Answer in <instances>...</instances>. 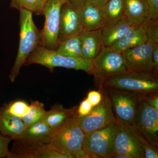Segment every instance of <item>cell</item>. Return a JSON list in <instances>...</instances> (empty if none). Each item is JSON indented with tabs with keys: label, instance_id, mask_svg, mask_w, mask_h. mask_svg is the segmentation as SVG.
Returning a JSON list of instances; mask_svg holds the SVG:
<instances>
[{
	"label": "cell",
	"instance_id": "1",
	"mask_svg": "<svg viewBox=\"0 0 158 158\" xmlns=\"http://www.w3.org/2000/svg\"><path fill=\"white\" fill-rule=\"evenodd\" d=\"M19 11L20 37L17 56L9 77L14 82L31 53L40 44V32L34 23L33 13L25 9Z\"/></svg>",
	"mask_w": 158,
	"mask_h": 158
},
{
	"label": "cell",
	"instance_id": "2",
	"mask_svg": "<svg viewBox=\"0 0 158 158\" xmlns=\"http://www.w3.org/2000/svg\"><path fill=\"white\" fill-rule=\"evenodd\" d=\"M101 85L141 95L158 93V76L147 72H127L109 77Z\"/></svg>",
	"mask_w": 158,
	"mask_h": 158
},
{
	"label": "cell",
	"instance_id": "3",
	"mask_svg": "<svg viewBox=\"0 0 158 158\" xmlns=\"http://www.w3.org/2000/svg\"><path fill=\"white\" fill-rule=\"evenodd\" d=\"M25 63L42 65L53 70L56 67H62L83 70L91 74L93 69L92 61L83 58L65 56L55 50L49 49L40 45L28 57Z\"/></svg>",
	"mask_w": 158,
	"mask_h": 158
},
{
	"label": "cell",
	"instance_id": "4",
	"mask_svg": "<svg viewBox=\"0 0 158 158\" xmlns=\"http://www.w3.org/2000/svg\"><path fill=\"white\" fill-rule=\"evenodd\" d=\"M119 124L116 122L85 134L83 148L88 158H111Z\"/></svg>",
	"mask_w": 158,
	"mask_h": 158
},
{
	"label": "cell",
	"instance_id": "5",
	"mask_svg": "<svg viewBox=\"0 0 158 158\" xmlns=\"http://www.w3.org/2000/svg\"><path fill=\"white\" fill-rule=\"evenodd\" d=\"M105 87L111 100L116 123L122 125L133 126L142 95Z\"/></svg>",
	"mask_w": 158,
	"mask_h": 158
},
{
	"label": "cell",
	"instance_id": "6",
	"mask_svg": "<svg viewBox=\"0 0 158 158\" xmlns=\"http://www.w3.org/2000/svg\"><path fill=\"white\" fill-rule=\"evenodd\" d=\"M92 62L93 69L91 74L100 84L109 77L128 72L122 52L110 47L103 46Z\"/></svg>",
	"mask_w": 158,
	"mask_h": 158
},
{
	"label": "cell",
	"instance_id": "7",
	"mask_svg": "<svg viewBox=\"0 0 158 158\" xmlns=\"http://www.w3.org/2000/svg\"><path fill=\"white\" fill-rule=\"evenodd\" d=\"M100 86L102 94L101 102L93 107L88 115L82 117L77 116L81 127L85 134L101 129L116 122L106 88L102 85Z\"/></svg>",
	"mask_w": 158,
	"mask_h": 158
},
{
	"label": "cell",
	"instance_id": "8",
	"mask_svg": "<svg viewBox=\"0 0 158 158\" xmlns=\"http://www.w3.org/2000/svg\"><path fill=\"white\" fill-rule=\"evenodd\" d=\"M85 135L77 116L54 131L52 141L59 143L74 158H88L83 148Z\"/></svg>",
	"mask_w": 158,
	"mask_h": 158
},
{
	"label": "cell",
	"instance_id": "9",
	"mask_svg": "<svg viewBox=\"0 0 158 158\" xmlns=\"http://www.w3.org/2000/svg\"><path fill=\"white\" fill-rule=\"evenodd\" d=\"M66 0H48L43 11L45 22L40 31V45L49 49L56 50L59 39L60 11Z\"/></svg>",
	"mask_w": 158,
	"mask_h": 158
},
{
	"label": "cell",
	"instance_id": "10",
	"mask_svg": "<svg viewBox=\"0 0 158 158\" xmlns=\"http://www.w3.org/2000/svg\"><path fill=\"white\" fill-rule=\"evenodd\" d=\"M133 126L151 144L158 146V111L141 96Z\"/></svg>",
	"mask_w": 158,
	"mask_h": 158
},
{
	"label": "cell",
	"instance_id": "11",
	"mask_svg": "<svg viewBox=\"0 0 158 158\" xmlns=\"http://www.w3.org/2000/svg\"><path fill=\"white\" fill-rule=\"evenodd\" d=\"M144 139L133 126L119 125L113 154H123L131 158H144L142 144Z\"/></svg>",
	"mask_w": 158,
	"mask_h": 158
},
{
	"label": "cell",
	"instance_id": "12",
	"mask_svg": "<svg viewBox=\"0 0 158 158\" xmlns=\"http://www.w3.org/2000/svg\"><path fill=\"white\" fill-rule=\"evenodd\" d=\"M81 7L67 2L60 11L59 33V41L77 36L83 31Z\"/></svg>",
	"mask_w": 158,
	"mask_h": 158
},
{
	"label": "cell",
	"instance_id": "13",
	"mask_svg": "<svg viewBox=\"0 0 158 158\" xmlns=\"http://www.w3.org/2000/svg\"><path fill=\"white\" fill-rule=\"evenodd\" d=\"M154 45L147 41L123 52L127 71L147 72L153 74L152 54Z\"/></svg>",
	"mask_w": 158,
	"mask_h": 158
},
{
	"label": "cell",
	"instance_id": "14",
	"mask_svg": "<svg viewBox=\"0 0 158 158\" xmlns=\"http://www.w3.org/2000/svg\"><path fill=\"white\" fill-rule=\"evenodd\" d=\"M23 144L24 147L17 158H74L56 141H52L48 144L37 146Z\"/></svg>",
	"mask_w": 158,
	"mask_h": 158
},
{
	"label": "cell",
	"instance_id": "15",
	"mask_svg": "<svg viewBox=\"0 0 158 158\" xmlns=\"http://www.w3.org/2000/svg\"><path fill=\"white\" fill-rule=\"evenodd\" d=\"M53 132L52 130L42 120L27 127L18 141L21 144L33 146L47 144L52 141Z\"/></svg>",
	"mask_w": 158,
	"mask_h": 158
},
{
	"label": "cell",
	"instance_id": "16",
	"mask_svg": "<svg viewBox=\"0 0 158 158\" xmlns=\"http://www.w3.org/2000/svg\"><path fill=\"white\" fill-rule=\"evenodd\" d=\"M26 128L22 118L8 113L3 107L0 108V132L2 135L11 140L18 141Z\"/></svg>",
	"mask_w": 158,
	"mask_h": 158
},
{
	"label": "cell",
	"instance_id": "17",
	"mask_svg": "<svg viewBox=\"0 0 158 158\" xmlns=\"http://www.w3.org/2000/svg\"><path fill=\"white\" fill-rule=\"evenodd\" d=\"M79 36L81 44L82 57L92 61L103 46L102 29L93 31L83 30Z\"/></svg>",
	"mask_w": 158,
	"mask_h": 158
},
{
	"label": "cell",
	"instance_id": "18",
	"mask_svg": "<svg viewBox=\"0 0 158 158\" xmlns=\"http://www.w3.org/2000/svg\"><path fill=\"white\" fill-rule=\"evenodd\" d=\"M136 26L138 25L133 24L123 17L115 22L105 25L102 29L104 46L111 47Z\"/></svg>",
	"mask_w": 158,
	"mask_h": 158
},
{
	"label": "cell",
	"instance_id": "19",
	"mask_svg": "<svg viewBox=\"0 0 158 158\" xmlns=\"http://www.w3.org/2000/svg\"><path fill=\"white\" fill-rule=\"evenodd\" d=\"M83 29L93 31L102 28L105 25L101 8L87 0L81 7Z\"/></svg>",
	"mask_w": 158,
	"mask_h": 158
},
{
	"label": "cell",
	"instance_id": "20",
	"mask_svg": "<svg viewBox=\"0 0 158 158\" xmlns=\"http://www.w3.org/2000/svg\"><path fill=\"white\" fill-rule=\"evenodd\" d=\"M77 116L76 108L66 109L62 105H56L46 111L43 120L54 132L62 127L70 118Z\"/></svg>",
	"mask_w": 158,
	"mask_h": 158
},
{
	"label": "cell",
	"instance_id": "21",
	"mask_svg": "<svg viewBox=\"0 0 158 158\" xmlns=\"http://www.w3.org/2000/svg\"><path fill=\"white\" fill-rule=\"evenodd\" d=\"M123 17L135 25H140L148 18L145 0H123Z\"/></svg>",
	"mask_w": 158,
	"mask_h": 158
},
{
	"label": "cell",
	"instance_id": "22",
	"mask_svg": "<svg viewBox=\"0 0 158 158\" xmlns=\"http://www.w3.org/2000/svg\"><path fill=\"white\" fill-rule=\"evenodd\" d=\"M147 41L144 27L141 24L134 27L110 47L117 52H123Z\"/></svg>",
	"mask_w": 158,
	"mask_h": 158
},
{
	"label": "cell",
	"instance_id": "23",
	"mask_svg": "<svg viewBox=\"0 0 158 158\" xmlns=\"http://www.w3.org/2000/svg\"><path fill=\"white\" fill-rule=\"evenodd\" d=\"M57 52L65 56L83 58L81 44L79 35L68 37L60 41Z\"/></svg>",
	"mask_w": 158,
	"mask_h": 158
},
{
	"label": "cell",
	"instance_id": "24",
	"mask_svg": "<svg viewBox=\"0 0 158 158\" xmlns=\"http://www.w3.org/2000/svg\"><path fill=\"white\" fill-rule=\"evenodd\" d=\"M101 10L105 25L115 22L123 18V0H108Z\"/></svg>",
	"mask_w": 158,
	"mask_h": 158
},
{
	"label": "cell",
	"instance_id": "25",
	"mask_svg": "<svg viewBox=\"0 0 158 158\" xmlns=\"http://www.w3.org/2000/svg\"><path fill=\"white\" fill-rule=\"evenodd\" d=\"M48 0H11V8L19 10L25 9L37 15H43L44 10Z\"/></svg>",
	"mask_w": 158,
	"mask_h": 158
},
{
	"label": "cell",
	"instance_id": "26",
	"mask_svg": "<svg viewBox=\"0 0 158 158\" xmlns=\"http://www.w3.org/2000/svg\"><path fill=\"white\" fill-rule=\"evenodd\" d=\"M46 111L44 109V105L38 101H31L30 110L22 119L26 127L30 126L42 121L44 118Z\"/></svg>",
	"mask_w": 158,
	"mask_h": 158
},
{
	"label": "cell",
	"instance_id": "27",
	"mask_svg": "<svg viewBox=\"0 0 158 158\" xmlns=\"http://www.w3.org/2000/svg\"><path fill=\"white\" fill-rule=\"evenodd\" d=\"M141 24L144 27L148 42L158 44V19L148 18Z\"/></svg>",
	"mask_w": 158,
	"mask_h": 158
},
{
	"label": "cell",
	"instance_id": "28",
	"mask_svg": "<svg viewBox=\"0 0 158 158\" xmlns=\"http://www.w3.org/2000/svg\"><path fill=\"white\" fill-rule=\"evenodd\" d=\"M3 107L8 113L21 118L25 116L30 110V105L23 100L11 102Z\"/></svg>",
	"mask_w": 158,
	"mask_h": 158
},
{
	"label": "cell",
	"instance_id": "29",
	"mask_svg": "<svg viewBox=\"0 0 158 158\" xmlns=\"http://www.w3.org/2000/svg\"><path fill=\"white\" fill-rule=\"evenodd\" d=\"M11 139L0 134V158H14V154L9 151V145Z\"/></svg>",
	"mask_w": 158,
	"mask_h": 158
},
{
	"label": "cell",
	"instance_id": "30",
	"mask_svg": "<svg viewBox=\"0 0 158 158\" xmlns=\"http://www.w3.org/2000/svg\"><path fill=\"white\" fill-rule=\"evenodd\" d=\"M144 158H158V148L154 146L144 139L142 143Z\"/></svg>",
	"mask_w": 158,
	"mask_h": 158
},
{
	"label": "cell",
	"instance_id": "31",
	"mask_svg": "<svg viewBox=\"0 0 158 158\" xmlns=\"http://www.w3.org/2000/svg\"><path fill=\"white\" fill-rule=\"evenodd\" d=\"M148 9V18L158 19V0H145Z\"/></svg>",
	"mask_w": 158,
	"mask_h": 158
},
{
	"label": "cell",
	"instance_id": "32",
	"mask_svg": "<svg viewBox=\"0 0 158 158\" xmlns=\"http://www.w3.org/2000/svg\"><path fill=\"white\" fill-rule=\"evenodd\" d=\"M93 107L87 98L85 99L81 103L77 110V117H82L88 115Z\"/></svg>",
	"mask_w": 158,
	"mask_h": 158
},
{
	"label": "cell",
	"instance_id": "33",
	"mask_svg": "<svg viewBox=\"0 0 158 158\" xmlns=\"http://www.w3.org/2000/svg\"><path fill=\"white\" fill-rule=\"evenodd\" d=\"M86 98L92 106L94 107L97 106L101 102L102 94L99 91L91 90L88 92Z\"/></svg>",
	"mask_w": 158,
	"mask_h": 158
},
{
	"label": "cell",
	"instance_id": "34",
	"mask_svg": "<svg viewBox=\"0 0 158 158\" xmlns=\"http://www.w3.org/2000/svg\"><path fill=\"white\" fill-rule=\"evenodd\" d=\"M142 97L151 107L158 111V94L142 95Z\"/></svg>",
	"mask_w": 158,
	"mask_h": 158
},
{
	"label": "cell",
	"instance_id": "35",
	"mask_svg": "<svg viewBox=\"0 0 158 158\" xmlns=\"http://www.w3.org/2000/svg\"><path fill=\"white\" fill-rule=\"evenodd\" d=\"M152 72L158 76V44H155L152 54Z\"/></svg>",
	"mask_w": 158,
	"mask_h": 158
},
{
	"label": "cell",
	"instance_id": "36",
	"mask_svg": "<svg viewBox=\"0 0 158 158\" xmlns=\"http://www.w3.org/2000/svg\"><path fill=\"white\" fill-rule=\"evenodd\" d=\"M89 1L95 4L96 6L101 8L102 6H104L106 4L108 0H89Z\"/></svg>",
	"mask_w": 158,
	"mask_h": 158
},
{
	"label": "cell",
	"instance_id": "37",
	"mask_svg": "<svg viewBox=\"0 0 158 158\" xmlns=\"http://www.w3.org/2000/svg\"><path fill=\"white\" fill-rule=\"evenodd\" d=\"M67 2L73 3L77 6H81L82 5L86 2L87 0H66Z\"/></svg>",
	"mask_w": 158,
	"mask_h": 158
},
{
	"label": "cell",
	"instance_id": "38",
	"mask_svg": "<svg viewBox=\"0 0 158 158\" xmlns=\"http://www.w3.org/2000/svg\"><path fill=\"white\" fill-rule=\"evenodd\" d=\"M131 158L129 156L123 154L114 153L111 156V158Z\"/></svg>",
	"mask_w": 158,
	"mask_h": 158
}]
</instances>
